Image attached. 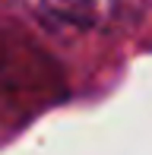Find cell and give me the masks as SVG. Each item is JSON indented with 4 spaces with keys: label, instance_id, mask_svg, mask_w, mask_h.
<instances>
[{
    "label": "cell",
    "instance_id": "cell-1",
    "mask_svg": "<svg viewBox=\"0 0 152 155\" xmlns=\"http://www.w3.org/2000/svg\"><path fill=\"white\" fill-rule=\"evenodd\" d=\"M29 19L51 32H111L136 16L143 0H16Z\"/></svg>",
    "mask_w": 152,
    "mask_h": 155
}]
</instances>
